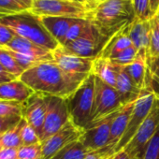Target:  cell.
Returning a JSON list of instances; mask_svg holds the SVG:
<instances>
[{
	"instance_id": "6da1fadb",
	"label": "cell",
	"mask_w": 159,
	"mask_h": 159,
	"mask_svg": "<svg viewBox=\"0 0 159 159\" xmlns=\"http://www.w3.org/2000/svg\"><path fill=\"white\" fill-rule=\"evenodd\" d=\"M89 75L68 74L54 61H47L25 70L19 79L35 93L67 99Z\"/></svg>"
},
{
	"instance_id": "7a4b0ae2",
	"label": "cell",
	"mask_w": 159,
	"mask_h": 159,
	"mask_svg": "<svg viewBox=\"0 0 159 159\" xmlns=\"http://www.w3.org/2000/svg\"><path fill=\"white\" fill-rule=\"evenodd\" d=\"M136 18L132 0H107L90 11L87 20L103 36L111 39Z\"/></svg>"
},
{
	"instance_id": "3957f363",
	"label": "cell",
	"mask_w": 159,
	"mask_h": 159,
	"mask_svg": "<svg viewBox=\"0 0 159 159\" xmlns=\"http://www.w3.org/2000/svg\"><path fill=\"white\" fill-rule=\"evenodd\" d=\"M0 21L9 26L17 36L25 38L50 52H53L60 46L47 31L40 17L30 11L2 16Z\"/></svg>"
},
{
	"instance_id": "277c9868",
	"label": "cell",
	"mask_w": 159,
	"mask_h": 159,
	"mask_svg": "<svg viewBox=\"0 0 159 159\" xmlns=\"http://www.w3.org/2000/svg\"><path fill=\"white\" fill-rule=\"evenodd\" d=\"M96 76L91 73L76 92L66 99L70 121L84 130L93 120Z\"/></svg>"
},
{
	"instance_id": "5b68a950",
	"label": "cell",
	"mask_w": 159,
	"mask_h": 159,
	"mask_svg": "<svg viewBox=\"0 0 159 159\" xmlns=\"http://www.w3.org/2000/svg\"><path fill=\"white\" fill-rule=\"evenodd\" d=\"M92 9L73 0H33L30 11L37 16L87 19Z\"/></svg>"
},
{
	"instance_id": "8992f818",
	"label": "cell",
	"mask_w": 159,
	"mask_h": 159,
	"mask_svg": "<svg viewBox=\"0 0 159 159\" xmlns=\"http://www.w3.org/2000/svg\"><path fill=\"white\" fill-rule=\"evenodd\" d=\"M155 95L152 92V88L149 84H145V87L141 89L139 96L138 97L137 100L135 101L134 108L131 113V116L129 118L128 125L126 127V130L120 139L119 143L114 148L113 152H118L121 150H123L128 142L132 139L136 132L138 131L139 127L141 125L143 121L146 119L148 114L150 113L153 102L155 100Z\"/></svg>"
},
{
	"instance_id": "52a82bcc",
	"label": "cell",
	"mask_w": 159,
	"mask_h": 159,
	"mask_svg": "<svg viewBox=\"0 0 159 159\" xmlns=\"http://www.w3.org/2000/svg\"><path fill=\"white\" fill-rule=\"evenodd\" d=\"M159 130V99L155 98L152 108L143 121L141 125L139 127L138 131L128 142V144L124 148V150L129 154L132 159H142L145 149L154 136V134Z\"/></svg>"
},
{
	"instance_id": "ba28073f",
	"label": "cell",
	"mask_w": 159,
	"mask_h": 159,
	"mask_svg": "<svg viewBox=\"0 0 159 159\" xmlns=\"http://www.w3.org/2000/svg\"><path fill=\"white\" fill-rule=\"evenodd\" d=\"M125 105L118 91L96 77V92L93 120L91 123L98 122L109 115L120 111ZM90 123V124H91Z\"/></svg>"
},
{
	"instance_id": "9c48e42d",
	"label": "cell",
	"mask_w": 159,
	"mask_h": 159,
	"mask_svg": "<svg viewBox=\"0 0 159 159\" xmlns=\"http://www.w3.org/2000/svg\"><path fill=\"white\" fill-rule=\"evenodd\" d=\"M109 40L110 39L103 36L92 24V27L84 37L64 45L63 48L75 55L96 59L99 57Z\"/></svg>"
},
{
	"instance_id": "30bf717a",
	"label": "cell",
	"mask_w": 159,
	"mask_h": 159,
	"mask_svg": "<svg viewBox=\"0 0 159 159\" xmlns=\"http://www.w3.org/2000/svg\"><path fill=\"white\" fill-rule=\"evenodd\" d=\"M70 121L66 99L48 96V106L40 141L57 133Z\"/></svg>"
},
{
	"instance_id": "8fae6325",
	"label": "cell",
	"mask_w": 159,
	"mask_h": 159,
	"mask_svg": "<svg viewBox=\"0 0 159 159\" xmlns=\"http://www.w3.org/2000/svg\"><path fill=\"white\" fill-rule=\"evenodd\" d=\"M118 111L98 122L91 123L84 130V134L80 139V141L89 152L99 151L108 146L111 136V122Z\"/></svg>"
},
{
	"instance_id": "7c38bea8",
	"label": "cell",
	"mask_w": 159,
	"mask_h": 159,
	"mask_svg": "<svg viewBox=\"0 0 159 159\" xmlns=\"http://www.w3.org/2000/svg\"><path fill=\"white\" fill-rule=\"evenodd\" d=\"M84 134V130L75 125L69 121L64 127H62L57 133L51 136L47 139L41 142L42 146V158L51 159L56 152L63 149L67 144L80 140Z\"/></svg>"
},
{
	"instance_id": "4fadbf2b",
	"label": "cell",
	"mask_w": 159,
	"mask_h": 159,
	"mask_svg": "<svg viewBox=\"0 0 159 159\" xmlns=\"http://www.w3.org/2000/svg\"><path fill=\"white\" fill-rule=\"evenodd\" d=\"M52 57L59 67L68 74L89 75L92 73L95 59L75 55L66 51L61 45L52 52Z\"/></svg>"
},
{
	"instance_id": "5bb4252c",
	"label": "cell",
	"mask_w": 159,
	"mask_h": 159,
	"mask_svg": "<svg viewBox=\"0 0 159 159\" xmlns=\"http://www.w3.org/2000/svg\"><path fill=\"white\" fill-rule=\"evenodd\" d=\"M48 106V96L35 93L23 103L22 117L36 130L39 139L42 135Z\"/></svg>"
},
{
	"instance_id": "9a60e30c",
	"label": "cell",
	"mask_w": 159,
	"mask_h": 159,
	"mask_svg": "<svg viewBox=\"0 0 159 159\" xmlns=\"http://www.w3.org/2000/svg\"><path fill=\"white\" fill-rule=\"evenodd\" d=\"M135 101L130 102L126 105H125L114 116L111 126V136H110V141L106 148L102 149V151L108 155V157H111L114 154L113 151L116 145L119 143L120 139L124 136L126 127L128 125L129 118L131 116L133 108H134Z\"/></svg>"
},
{
	"instance_id": "2e32d148",
	"label": "cell",
	"mask_w": 159,
	"mask_h": 159,
	"mask_svg": "<svg viewBox=\"0 0 159 159\" xmlns=\"http://www.w3.org/2000/svg\"><path fill=\"white\" fill-rule=\"evenodd\" d=\"M7 50L13 51L20 52L24 55L33 57L37 59L38 61L41 62H47V61H53L52 57V52H50L46 49H43L37 44L33 43L32 41L22 38L20 36H17L6 46L4 47Z\"/></svg>"
},
{
	"instance_id": "e0dca14e",
	"label": "cell",
	"mask_w": 159,
	"mask_h": 159,
	"mask_svg": "<svg viewBox=\"0 0 159 159\" xmlns=\"http://www.w3.org/2000/svg\"><path fill=\"white\" fill-rule=\"evenodd\" d=\"M35 92L20 79H15L0 84V99L25 103Z\"/></svg>"
},
{
	"instance_id": "ac0fdd59",
	"label": "cell",
	"mask_w": 159,
	"mask_h": 159,
	"mask_svg": "<svg viewBox=\"0 0 159 159\" xmlns=\"http://www.w3.org/2000/svg\"><path fill=\"white\" fill-rule=\"evenodd\" d=\"M40 20L51 36L60 45H63L69 28L78 19L59 16H41Z\"/></svg>"
},
{
	"instance_id": "d6986e66",
	"label": "cell",
	"mask_w": 159,
	"mask_h": 159,
	"mask_svg": "<svg viewBox=\"0 0 159 159\" xmlns=\"http://www.w3.org/2000/svg\"><path fill=\"white\" fill-rule=\"evenodd\" d=\"M128 36L139 51L148 52L151 37V23L150 20H139L138 18L127 27Z\"/></svg>"
},
{
	"instance_id": "ffe728a7",
	"label": "cell",
	"mask_w": 159,
	"mask_h": 159,
	"mask_svg": "<svg viewBox=\"0 0 159 159\" xmlns=\"http://www.w3.org/2000/svg\"><path fill=\"white\" fill-rule=\"evenodd\" d=\"M115 89L122 97L125 104L136 101L141 91V89H139L135 84L133 80L127 74V72L125 69V66H117Z\"/></svg>"
},
{
	"instance_id": "44dd1931",
	"label": "cell",
	"mask_w": 159,
	"mask_h": 159,
	"mask_svg": "<svg viewBox=\"0 0 159 159\" xmlns=\"http://www.w3.org/2000/svg\"><path fill=\"white\" fill-rule=\"evenodd\" d=\"M127 27L128 25L110 39V40L108 41V43L106 44V46L104 47L103 51L99 55L100 58L111 59L133 45L128 36Z\"/></svg>"
},
{
	"instance_id": "7402d4cb",
	"label": "cell",
	"mask_w": 159,
	"mask_h": 159,
	"mask_svg": "<svg viewBox=\"0 0 159 159\" xmlns=\"http://www.w3.org/2000/svg\"><path fill=\"white\" fill-rule=\"evenodd\" d=\"M125 71L133 80L135 84L142 89L145 87L147 78V53L144 51H139L136 59L129 65L125 66Z\"/></svg>"
},
{
	"instance_id": "603a6c76",
	"label": "cell",
	"mask_w": 159,
	"mask_h": 159,
	"mask_svg": "<svg viewBox=\"0 0 159 159\" xmlns=\"http://www.w3.org/2000/svg\"><path fill=\"white\" fill-rule=\"evenodd\" d=\"M92 73L105 84L115 88L117 77V65L110 59L98 57L94 60Z\"/></svg>"
},
{
	"instance_id": "cb8c5ba5",
	"label": "cell",
	"mask_w": 159,
	"mask_h": 159,
	"mask_svg": "<svg viewBox=\"0 0 159 159\" xmlns=\"http://www.w3.org/2000/svg\"><path fill=\"white\" fill-rule=\"evenodd\" d=\"M88 152L89 151L81 141L76 140L65 146L51 159H85Z\"/></svg>"
},
{
	"instance_id": "d4e9b609",
	"label": "cell",
	"mask_w": 159,
	"mask_h": 159,
	"mask_svg": "<svg viewBox=\"0 0 159 159\" xmlns=\"http://www.w3.org/2000/svg\"><path fill=\"white\" fill-rule=\"evenodd\" d=\"M33 0H0V14L2 16L30 11Z\"/></svg>"
},
{
	"instance_id": "484cf974",
	"label": "cell",
	"mask_w": 159,
	"mask_h": 159,
	"mask_svg": "<svg viewBox=\"0 0 159 159\" xmlns=\"http://www.w3.org/2000/svg\"><path fill=\"white\" fill-rule=\"evenodd\" d=\"M149 84L159 99V57L147 59V78L145 84Z\"/></svg>"
},
{
	"instance_id": "4316f807",
	"label": "cell",
	"mask_w": 159,
	"mask_h": 159,
	"mask_svg": "<svg viewBox=\"0 0 159 159\" xmlns=\"http://www.w3.org/2000/svg\"><path fill=\"white\" fill-rule=\"evenodd\" d=\"M0 65L3 66V68L8 73L13 75L18 79L25 72L24 68L19 66L14 57L5 48H0Z\"/></svg>"
},
{
	"instance_id": "83f0119b",
	"label": "cell",
	"mask_w": 159,
	"mask_h": 159,
	"mask_svg": "<svg viewBox=\"0 0 159 159\" xmlns=\"http://www.w3.org/2000/svg\"><path fill=\"white\" fill-rule=\"evenodd\" d=\"M92 27V23L87 20V19H78L73 25L72 26L69 28L67 34H66V39H65V42L63 45L61 46H64L75 39H78L80 38L84 37L88 31L89 29Z\"/></svg>"
},
{
	"instance_id": "f1b7e54d",
	"label": "cell",
	"mask_w": 159,
	"mask_h": 159,
	"mask_svg": "<svg viewBox=\"0 0 159 159\" xmlns=\"http://www.w3.org/2000/svg\"><path fill=\"white\" fill-rule=\"evenodd\" d=\"M21 126H22V119L21 121L12 128L8 130L2 136H0L1 143L3 148H14L19 149L23 146V142L21 139Z\"/></svg>"
},
{
	"instance_id": "f546056e",
	"label": "cell",
	"mask_w": 159,
	"mask_h": 159,
	"mask_svg": "<svg viewBox=\"0 0 159 159\" xmlns=\"http://www.w3.org/2000/svg\"><path fill=\"white\" fill-rule=\"evenodd\" d=\"M150 23H151V37H150L149 49L147 52V59L159 57V28L153 17L150 19Z\"/></svg>"
},
{
	"instance_id": "4dcf8cb0",
	"label": "cell",
	"mask_w": 159,
	"mask_h": 159,
	"mask_svg": "<svg viewBox=\"0 0 159 159\" xmlns=\"http://www.w3.org/2000/svg\"><path fill=\"white\" fill-rule=\"evenodd\" d=\"M20 134H21L23 146L34 145L41 142L36 130L24 118H22V126H21Z\"/></svg>"
},
{
	"instance_id": "1f68e13d",
	"label": "cell",
	"mask_w": 159,
	"mask_h": 159,
	"mask_svg": "<svg viewBox=\"0 0 159 159\" xmlns=\"http://www.w3.org/2000/svg\"><path fill=\"white\" fill-rule=\"evenodd\" d=\"M138 53H139V50L135 46L132 45L129 48H127L125 51L118 53L116 56L111 58L110 60L117 66H125L131 64L136 59V57L138 56Z\"/></svg>"
},
{
	"instance_id": "d6a6232c",
	"label": "cell",
	"mask_w": 159,
	"mask_h": 159,
	"mask_svg": "<svg viewBox=\"0 0 159 159\" xmlns=\"http://www.w3.org/2000/svg\"><path fill=\"white\" fill-rule=\"evenodd\" d=\"M23 104L0 99V117L22 116Z\"/></svg>"
},
{
	"instance_id": "836d02e7",
	"label": "cell",
	"mask_w": 159,
	"mask_h": 159,
	"mask_svg": "<svg viewBox=\"0 0 159 159\" xmlns=\"http://www.w3.org/2000/svg\"><path fill=\"white\" fill-rule=\"evenodd\" d=\"M42 146L41 142L34 145L22 146L18 149V159H41Z\"/></svg>"
},
{
	"instance_id": "e575fe53",
	"label": "cell",
	"mask_w": 159,
	"mask_h": 159,
	"mask_svg": "<svg viewBox=\"0 0 159 159\" xmlns=\"http://www.w3.org/2000/svg\"><path fill=\"white\" fill-rule=\"evenodd\" d=\"M136 17L139 20H150L152 15L151 12L150 0H132Z\"/></svg>"
},
{
	"instance_id": "d590c367",
	"label": "cell",
	"mask_w": 159,
	"mask_h": 159,
	"mask_svg": "<svg viewBox=\"0 0 159 159\" xmlns=\"http://www.w3.org/2000/svg\"><path fill=\"white\" fill-rule=\"evenodd\" d=\"M142 159H159V130L149 141Z\"/></svg>"
},
{
	"instance_id": "8d00e7d4",
	"label": "cell",
	"mask_w": 159,
	"mask_h": 159,
	"mask_svg": "<svg viewBox=\"0 0 159 159\" xmlns=\"http://www.w3.org/2000/svg\"><path fill=\"white\" fill-rule=\"evenodd\" d=\"M15 37L16 34L0 21V48L6 47Z\"/></svg>"
},
{
	"instance_id": "74e56055",
	"label": "cell",
	"mask_w": 159,
	"mask_h": 159,
	"mask_svg": "<svg viewBox=\"0 0 159 159\" xmlns=\"http://www.w3.org/2000/svg\"><path fill=\"white\" fill-rule=\"evenodd\" d=\"M22 116H6L0 117V136L15 126L22 119Z\"/></svg>"
},
{
	"instance_id": "f35d334b",
	"label": "cell",
	"mask_w": 159,
	"mask_h": 159,
	"mask_svg": "<svg viewBox=\"0 0 159 159\" xmlns=\"http://www.w3.org/2000/svg\"><path fill=\"white\" fill-rule=\"evenodd\" d=\"M0 159H18V149L3 148L0 150Z\"/></svg>"
},
{
	"instance_id": "ab89813d",
	"label": "cell",
	"mask_w": 159,
	"mask_h": 159,
	"mask_svg": "<svg viewBox=\"0 0 159 159\" xmlns=\"http://www.w3.org/2000/svg\"><path fill=\"white\" fill-rule=\"evenodd\" d=\"M108 155L102 151H95V152H89L85 157V159H109Z\"/></svg>"
},
{
	"instance_id": "60d3db41",
	"label": "cell",
	"mask_w": 159,
	"mask_h": 159,
	"mask_svg": "<svg viewBox=\"0 0 159 159\" xmlns=\"http://www.w3.org/2000/svg\"><path fill=\"white\" fill-rule=\"evenodd\" d=\"M109 159H132L129 154L123 149L118 152H115L112 156H111Z\"/></svg>"
},
{
	"instance_id": "b9f144b4",
	"label": "cell",
	"mask_w": 159,
	"mask_h": 159,
	"mask_svg": "<svg viewBox=\"0 0 159 159\" xmlns=\"http://www.w3.org/2000/svg\"><path fill=\"white\" fill-rule=\"evenodd\" d=\"M150 7L152 15L153 16L159 10V0H150Z\"/></svg>"
},
{
	"instance_id": "7bdbcfd3",
	"label": "cell",
	"mask_w": 159,
	"mask_h": 159,
	"mask_svg": "<svg viewBox=\"0 0 159 159\" xmlns=\"http://www.w3.org/2000/svg\"><path fill=\"white\" fill-rule=\"evenodd\" d=\"M83 1H84L86 5H88L91 9H94L96 6L98 5V3L97 0H83Z\"/></svg>"
},
{
	"instance_id": "ee69618b",
	"label": "cell",
	"mask_w": 159,
	"mask_h": 159,
	"mask_svg": "<svg viewBox=\"0 0 159 159\" xmlns=\"http://www.w3.org/2000/svg\"><path fill=\"white\" fill-rule=\"evenodd\" d=\"M17 78H12V77H5V76H0V84H4V83H8L10 81H12V80H15Z\"/></svg>"
},
{
	"instance_id": "f6af8a7d",
	"label": "cell",
	"mask_w": 159,
	"mask_h": 159,
	"mask_svg": "<svg viewBox=\"0 0 159 159\" xmlns=\"http://www.w3.org/2000/svg\"><path fill=\"white\" fill-rule=\"evenodd\" d=\"M0 76H5V77H12V78H16V77H14L13 75H11L10 73H8L4 68H3V66L0 65ZM18 79V78H17Z\"/></svg>"
},
{
	"instance_id": "bcb514c9",
	"label": "cell",
	"mask_w": 159,
	"mask_h": 159,
	"mask_svg": "<svg viewBox=\"0 0 159 159\" xmlns=\"http://www.w3.org/2000/svg\"><path fill=\"white\" fill-rule=\"evenodd\" d=\"M154 19H155V22H156V25H157V26H158V28H159V10H158V11L152 16Z\"/></svg>"
},
{
	"instance_id": "7dc6e473",
	"label": "cell",
	"mask_w": 159,
	"mask_h": 159,
	"mask_svg": "<svg viewBox=\"0 0 159 159\" xmlns=\"http://www.w3.org/2000/svg\"><path fill=\"white\" fill-rule=\"evenodd\" d=\"M73 1H77V2H80V3H83V4H85V3H84V2L83 1V0H73ZM85 5H86V4H85ZM87 6H88V5H87ZM88 7H89V6H88Z\"/></svg>"
},
{
	"instance_id": "c3c4849f",
	"label": "cell",
	"mask_w": 159,
	"mask_h": 159,
	"mask_svg": "<svg viewBox=\"0 0 159 159\" xmlns=\"http://www.w3.org/2000/svg\"><path fill=\"white\" fill-rule=\"evenodd\" d=\"M97 1H98V4H100V3H103V2L107 1V0H97Z\"/></svg>"
},
{
	"instance_id": "681fc988",
	"label": "cell",
	"mask_w": 159,
	"mask_h": 159,
	"mask_svg": "<svg viewBox=\"0 0 159 159\" xmlns=\"http://www.w3.org/2000/svg\"><path fill=\"white\" fill-rule=\"evenodd\" d=\"M3 149V146H2V143H1V139H0V150Z\"/></svg>"
},
{
	"instance_id": "f907efd6",
	"label": "cell",
	"mask_w": 159,
	"mask_h": 159,
	"mask_svg": "<svg viewBox=\"0 0 159 159\" xmlns=\"http://www.w3.org/2000/svg\"><path fill=\"white\" fill-rule=\"evenodd\" d=\"M1 17H2V15H1V14H0V18H1Z\"/></svg>"
}]
</instances>
